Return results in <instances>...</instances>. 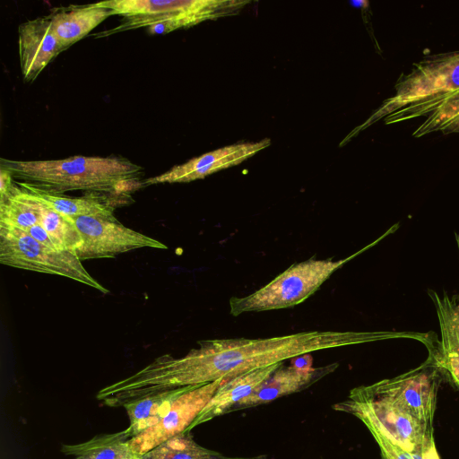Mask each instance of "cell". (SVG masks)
I'll return each instance as SVG.
<instances>
[{
  "instance_id": "6da1fadb",
  "label": "cell",
  "mask_w": 459,
  "mask_h": 459,
  "mask_svg": "<svg viewBox=\"0 0 459 459\" xmlns=\"http://www.w3.org/2000/svg\"><path fill=\"white\" fill-rule=\"evenodd\" d=\"M396 338L415 339L414 332L309 331L268 338L204 340L186 355L158 357L133 375L141 395L225 381L243 373L282 363L314 351Z\"/></svg>"
},
{
  "instance_id": "7a4b0ae2",
  "label": "cell",
  "mask_w": 459,
  "mask_h": 459,
  "mask_svg": "<svg viewBox=\"0 0 459 459\" xmlns=\"http://www.w3.org/2000/svg\"><path fill=\"white\" fill-rule=\"evenodd\" d=\"M0 167L13 180L33 188L63 195L85 191L130 196L143 186V168L122 156H72L62 160H15L1 158Z\"/></svg>"
},
{
  "instance_id": "3957f363",
  "label": "cell",
  "mask_w": 459,
  "mask_h": 459,
  "mask_svg": "<svg viewBox=\"0 0 459 459\" xmlns=\"http://www.w3.org/2000/svg\"><path fill=\"white\" fill-rule=\"evenodd\" d=\"M97 4L123 17L115 28L95 34L96 38H102L140 28H147L152 35L167 34L237 13L248 1L112 0Z\"/></svg>"
},
{
  "instance_id": "277c9868",
  "label": "cell",
  "mask_w": 459,
  "mask_h": 459,
  "mask_svg": "<svg viewBox=\"0 0 459 459\" xmlns=\"http://www.w3.org/2000/svg\"><path fill=\"white\" fill-rule=\"evenodd\" d=\"M333 408L352 414L370 433H377L404 450L422 452L437 448L433 426L422 423L369 385L351 389L348 399Z\"/></svg>"
},
{
  "instance_id": "5b68a950",
  "label": "cell",
  "mask_w": 459,
  "mask_h": 459,
  "mask_svg": "<svg viewBox=\"0 0 459 459\" xmlns=\"http://www.w3.org/2000/svg\"><path fill=\"white\" fill-rule=\"evenodd\" d=\"M362 252L359 251V253ZM359 253L339 260L315 259L296 263L255 292L232 297V316L294 307L314 294L330 276Z\"/></svg>"
},
{
  "instance_id": "8992f818",
  "label": "cell",
  "mask_w": 459,
  "mask_h": 459,
  "mask_svg": "<svg viewBox=\"0 0 459 459\" xmlns=\"http://www.w3.org/2000/svg\"><path fill=\"white\" fill-rule=\"evenodd\" d=\"M459 90V50L429 56L414 64L402 74L394 93L385 100L353 134L384 119L394 111L410 105H422L438 100Z\"/></svg>"
},
{
  "instance_id": "52a82bcc",
  "label": "cell",
  "mask_w": 459,
  "mask_h": 459,
  "mask_svg": "<svg viewBox=\"0 0 459 459\" xmlns=\"http://www.w3.org/2000/svg\"><path fill=\"white\" fill-rule=\"evenodd\" d=\"M0 263L19 269L65 276L102 293L108 292L88 273L75 255L49 247L16 228L0 226Z\"/></svg>"
},
{
  "instance_id": "ba28073f",
  "label": "cell",
  "mask_w": 459,
  "mask_h": 459,
  "mask_svg": "<svg viewBox=\"0 0 459 459\" xmlns=\"http://www.w3.org/2000/svg\"><path fill=\"white\" fill-rule=\"evenodd\" d=\"M441 368L429 354L424 363L393 378L369 385L424 424L433 426Z\"/></svg>"
},
{
  "instance_id": "9c48e42d",
  "label": "cell",
  "mask_w": 459,
  "mask_h": 459,
  "mask_svg": "<svg viewBox=\"0 0 459 459\" xmlns=\"http://www.w3.org/2000/svg\"><path fill=\"white\" fill-rule=\"evenodd\" d=\"M73 220L82 240L75 255L81 261L114 257L143 247L168 248L162 242L126 227L114 215L80 216Z\"/></svg>"
},
{
  "instance_id": "30bf717a",
  "label": "cell",
  "mask_w": 459,
  "mask_h": 459,
  "mask_svg": "<svg viewBox=\"0 0 459 459\" xmlns=\"http://www.w3.org/2000/svg\"><path fill=\"white\" fill-rule=\"evenodd\" d=\"M224 381V378H220L210 383L191 385L175 401L160 421L129 439L131 447L143 455L166 440L186 432Z\"/></svg>"
},
{
  "instance_id": "8fae6325",
  "label": "cell",
  "mask_w": 459,
  "mask_h": 459,
  "mask_svg": "<svg viewBox=\"0 0 459 459\" xmlns=\"http://www.w3.org/2000/svg\"><path fill=\"white\" fill-rule=\"evenodd\" d=\"M270 139L254 143H240L219 148L188 161L176 165L168 171L145 179L143 186L163 183H187L238 165L270 146Z\"/></svg>"
},
{
  "instance_id": "7c38bea8",
  "label": "cell",
  "mask_w": 459,
  "mask_h": 459,
  "mask_svg": "<svg viewBox=\"0 0 459 459\" xmlns=\"http://www.w3.org/2000/svg\"><path fill=\"white\" fill-rule=\"evenodd\" d=\"M18 47L21 72L27 82H33L65 50L52 30L48 15L20 24Z\"/></svg>"
},
{
  "instance_id": "4fadbf2b",
  "label": "cell",
  "mask_w": 459,
  "mask_h": 459,
  "mask_svg": "<svg viewBox=\"0 0 459 459\" xmlns=\"http://www.w3.org/2000/svg\"><path fill=\"white\" fill-rule=\"evenodd\" d=\"M338 365L333 363L320 368L282 365L255 392L236 404L231 411L264 404L281 396L299 392L334 371Z\"/></svg>"
},
{
  "instance_id": "5bb4252c",
  "label": "cell",
  "mask_w": 459,
  "mask_h": 459,
  "mask_svg": "<svg viewBox=\"0 0 459 459\" xmlns=\"http://www.w3.org/2000/svg\"><path fill=\"white\" fill-rule=\"evenodd\" d=\"M440 326L441 340L437 347L428 349L442 372L446 373L459 388V299L446 293L439 296L429 290Z\"/></svg>"
},
{
  "instance_id": "9a60e30c",
  "label": "cell",
  "mask_w": 459,
  "mask_h": 459,
  "mask_svg": "<svg viewBox=\"0 0 459 459\" xmlns=\"http://www.w3.org/2000/svg\"><path fill=\"white\" fill-rule=\"evenodd\" d=\"M282 363L248 371L224 381L186 432L226 412L255 392Z\"/></svg>"
},
{
  "instance_id": "2e32d148",
  "label": "cell",
  "mask_w": 459,
  "mask_h": 459,
  "mask_svg": "<svg viewBox=\"0 0 459 459\" xmlns=\"http://www.w3.org/2000/svg\"><path fill=\"white\" fill-rule=\"evenodd\" d=\"M113 12L96 4L70 5L48 14L52 30L64 49H67L96 28Z\"/></svg>"
},
{
  "instance_id": "e0dca14e",
  "label": "cell",
  "mask_w": 459,
  "mask_h": 459,
  "mask_svg": "<svg viewBox=\"0 0 459 459\" xmlns=\"http://www.w3.org/2000/svg\"><path fill=\"white\" fill-rule=\"evenodd\" d=\"M14 181V180H13ZM57 212L72 219L80 216H113L117 204H121L130 196L113 195L100 193H86L80 197L41 191L25 184L16 182Z\"/></svg>"
},
{
  "instance_id": "ac0fdd59",
  "label": "cell",
  "mask_w": 459,
  "mask_h": 459,
  "mask_svg": "<svg viewBox=\"0 0 459 459\" xmlns=\"http://www.w3.org/2000/svg\"><path fill=\"white\" fill-rule=\"evenodd\" d=\"M191 385L144 395L126 402V409L130 424L126 430L130 438L156 424L169 411L175 401Z\"/></svg>"
},
{
  "instance_id": "d6986e66",
  "label": "cell",
  "mask_w": 459,
  "mask_h": 459,
  "mask_svg": "<svg viewBox=\"0 0 459 459\" xmlns=\"http://www.w3.org/2000/svg\"><path fill=\"white\" fill-rule=\"evenodd\" d=\"M129 434L122 430L101 434L74 445H62L61 451L72 459H143L130 446Z\"/></svg>"
},
{
  "instance_id": "ffe728a7",
  "label": "cell",
  "mask_w": 459,
  "mask_h": 459,
  "mask_svg": "<svg viewBox=\"0 0 459 459\" xmlns=\"http://www.w3.org/2000/svg\"><path fill=\"white\" fill-rule=\"evenodd\" d=\"M22 188L38 212L39 224L64 250L76 255L82 240L74 220L57 212L27 189Z\"/></svg>"
},
{
  "instance_id": "44dd1931",
  "label": "cell",
  "mask_w": 459,
  "mask_h": 459,
  "mask_svg": "<svg viewBox=\"0 0 459 459\" xmlns=\"http://www.w3.org/2000/svg\"><path fill=\"white\" fill-rule=\"evenodd\" d=\"M143 459H246L230 457L197 444L190 432L178 434L143 455Z\"/></svg>"
},
{
  "instance_id": "7402d4cb",
  "label": "cell",
  "mask_w": 459,
  "mask_h": 459,
  "mask_svg": "<svg viewBox=\"0 0 459 459\" xmlns=\"http://www.w3.org/2000/svg\"><path fill=\"white\" fill-rule=\"evenodd\" d=\"M371 435L380 449L382 459H440L437 448L422 452H410L377 433H371Z\"/></svg>"
},
{
  "instance_id": "603a6c76",
  "label": "cell",
  "mask_w": 459,
  "mask_h": 459,
  "mask_svg": "<svg viewBox=\"0 0 459 459\" xmlns=\"http://www.w3.org/2000/svg\"><path fill=\"white\" fill-rule=\"evenodd\" d=\"M26 232L34 239L49 247L64 250L39 223L30 227Z\"/></svg>"
},
{
  "instance_id": "cb8c5ba5",
  "label": "cell",
  "mask_w": 459,
  "mask_h": 459,
  "mask_svg": "<svg viewBox=\"0 0 459 459\" xmlns=\"http://www.w3.org/2000/svg\"><path fill=\"white\" fill-rule=\"evenodd\" d=\"M13 186L11 173L0 167V197L6 195Z\"/></svg>"
},
{
  "instance_id": "d4e9b609",
  "label": "cell",
  "mask_w": 459,
  "mask_h": 459,
  "mask_svg": "<svg viewBox=\"0 0 459 459\" xmlns=\"http://www.w3.org/2000/svg\"><path fill=\"white\" fill-rule=\"evenodd\" d=\"M443 134L459 133V115L442 126L439 130Z\"/></svg>"
}]
</instances>
